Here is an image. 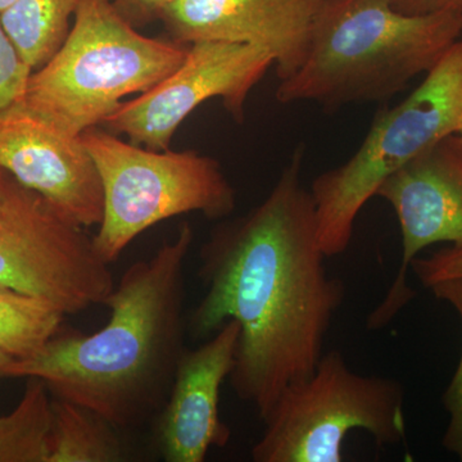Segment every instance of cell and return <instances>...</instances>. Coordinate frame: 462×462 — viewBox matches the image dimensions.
Masks as SVG:
<instances>
[{
    "label": "cell",
    "instance_id": "14",
    "mask_svg": "<svg viewBox=\"0 0 462 462\" xmlns=\"http://www.w3.org/2000/svg\"><path fill=\"white\" fill-rule=\"evenodd\" d=\"M78 5L79 0H14L0 12L3 30L32 72L65 44Z\"/></svg>",
    "mask_w": 462,
    "mask_h": 462
},
{
    "label": "cell",
    "instance_id": "25",
    "mask_svg": "<svg viewBox=\"0 0 462 462\" xmlns=\"http://www.w3.org/2000/svg\"><path fill=\"white\" fill-rule=\"evenodd\" d=\"M458 134H460V135L462 136V126H461L460 133H458Z\"/></svg>",
    "mask_w": 462,
    "mask_h": 462
},
{
    "label": "cell",
    "instance_id": "15",
    "mask_svg": "<svg viewBox=\"0 0 462 462\" xmlns=\"http://www.w3.org/2000/svg\"><path fill=\"white\" fill-rule=\"evenodd\" d=\"M117 428L69 401L51 397L47 462H118L125 447Z\"/></svg>",
    "mask_w": 462,
    "mask_h": 462
},
{
    "label": "cell",
    "instance_id": "3",
    "mask_svg": "<svg viewBox=\"0 0 462 462\" xmlns=\"http://www.w3.org/2000/svg\"><path fill=\"white\" fill-rule=\"evenodd\" d=\"M462 33V12L406 14L393 0H325L305 62L281 81V103L328 111L385 102L436 66Z\"/></svg>",
    "mask_w": 462,
    "mask_h": 462
},
{
    "label": "cell",
    "instance_id": "9",
    "mask_svg": "<svg viewBox=\"0 0 462 462\" xmlns=\"http://www.w3.org/2000/svg\"><path fill=\"white\" fill-rule=\"evenodd\" d=\"M273 66V58L254 45L191 42L184 62L171 75L121 103L102 125L139 147L166 151L185 118L206 100L221 98L231 117L242 123L249 93Z\"/></svg>",
    "mask_w": 462,
    "mask_h": 462
},
{
    "label": "cell",
    "instance_id": "7",
    "mask_svg": "<svg viewBox=\"0 0 462 462\" xmlns=\"http://www.w3.org/2000/svg\"><path fill=\"white\" fill-rule=\"evenodd\" d=\"M263 421L252 460L342 462L352 430L366 431L379 447L402 442L404 389L397 380L354 372L339 351H330L311 375L282 392Z\"/></svg>",
    "mask_w": 462,
    "mask_h": 462
},
{
    "label": "cell",
    "instance_id": "12",
    "mask_svg": "<svg viewBox=\"0 0 462 462\" xmlns=\"http://www.w3.org/2000/svg\"><path fill=\"white\" fill-rule=\"evenodd\" d=\"M325 0H173L161 23L172 42L251 44L273 58L276 75L291 78L305 62L316 16Z\"/></svg>",
    "mask_w": 462,
    "mask_h": 462
},
{
    "label": "cell",
    "instance_id": "1",
    "mask_svg": "<svg viewBox=\"0 0 462 462\" xmlns=\"http://www.w3.org/2000/svg\"><path fill=\"white\" fill-rule=\"evenodd\" d=\"M303 156L300 145L260 205L212 229L199 249L205 296L188 319L196 340L238 322L230 384L260 420L288 385L314 373L346 296L343 282L325 267Z\"/></svg>",
    "mask_w": 462,
    "mask_h": 462
},
{
    "label": "cell",
    "instance_id": "21",
    "mask_svg": "<svg viewBox=\"0 0 462 462\" xmlns=\"http://www.w3.org/2000/svg\"><path fill=\"white\" fill-rule=\"evenodd\" d=\"M118 14L138 29L161 21L173 0H112Z\"/></svg>",
    "mask_w": 462,
    "mask_h": 462
},
{
    "label": "cell",
    "instance_id": "23",
    "mask_svg": "<svg viewBox=\"0 0 462 462\" xmlns=\"http://www.w3.org/2000/svg\"><path fill=\"white\" fill-rule=\"evenodd\" d=\"M12 361H14V358H12L11 356L5 354V351H2V349H0V373H2V370L5 369V367L7 366L8 364H11Z\"/></svg>",
    "mask_w": 462,
    "mask_h": 462
},
{
    "label": "cell",
    "instance_id": "5",
    "mask_svg": "<svg viewBox=\"0 0 462 462\" xmlns=\"http://www.w3.org/2000/svg\"><path fill=\"white\" fill-rule=\"evenodd\" d=\"M462 126V41L402 102L379 112L354 156L312 181L325 256L345 254L356 218L389 176Z\"/></svg>",
    "mask_w": 462,
    "mask_h": 462
},
{
    "label": "cell",
    "instance_id": "17",
    "mask_svg": "<svg viewBox=\"0 0 462 462\" xmlns=\"http://www.w3.org/2000/svg\"><path fill=\"white\" fill-rule=\"evenodd\" d=\"M51 396L38 378L8 415L0 416V462H47Z\"/></svg>",
    "mask_w": 462,
    "mask_h": 462
},
{
    "label": "cell",
    "instance_id": "19",
    "mask_svg": "<svg viewBox=\"0 0 462 462\" xmlns=\"http://www.w3.org/2000/svg\"><path fill=\"white\" fill-rule=\"evenodd\" d=\"M32 74L0 23V111L25 98Z\"/></svg>",
    "mask_w": 462,
    "mask_h": 462
},
{
    "label": "cell",
    "instance_id": "24",
    "mask_svg": "<svg viewBox=\"0 0 462 462\" xmlns=\"http://www.w3.org/2000/svg\"><path fill=\"white\" fill-rule=\"evenodd\" d=\"M12 2H14V0H0V12H2L3 9L7 8Z\"/></svg>",
    "mask_w": 462,
    "mask_h": 462
},
{
    "label": "cell",
    "instance_id": "2",
    "mask_svg": "<svg viewBox=\"0 0 462 462\" xmlns=\"http://www.w3.org/2000/svg\"><path fill=\"white\" fill-rule=\"evenodd\" d=\"M193 240L190 225L181 224L154 256L130 264L103 305L109 320L102 329L62 327L41 352L12 361L0 376L41 379L51 397L85 407L118 430L156 419L188 349L185 266Z\"/></svg>",
    "mask_w": 462,
    "mask_h": 462
},
{
    "label": "cell",
    "instance_id": "20",
    "mask_svg": "<svg viewBox=\"0 0 462 462\" xmlns=\"http://www.w3.org/2000/svg\"><path fill=\"white\" fill-rule=\"evenodd\" d=\"M410 269L424 287L462 278V247H446L428 257H416Z\"/></svg>",
    "mask_w": 462,
    "mask_h": 462
},
{
    "label": "cell",
    "instance_id": "8",
    "mask_svg": "<svg viewBox=\"0 0 462 462\" xmlns=\"http://www.w3.org/2000/svg\"><path fill=\"white\" fill-rule=\"evenodd\" d=\"M109 266L85 227L0 169V285L78 315L105 305L116 285Z\"/></svg>",
    "mask_w": 462,
    "mask_h": 462
},
{
    "label": "cell",
    "instance_id": "6",
    "mask_svg": "<svg viewBox=\"0 0 462 462\" xmlns=\"http://www.w3.org/2000/svg\"><path fill=\"white\" fill-rule=\"evenodd\" d=\"M80 138L102 180L103 218L93 236L109 264L161 221L189 212L224 220L236 209V190L214 158L194 151H151L99 126Z\"/></svg>",
    "mask_w": 462,
    "mask_h": 462
},
{
    "label": "cell",
    "instance_id": "16",
    "mask_svg": "<svg viewBox=\"0 0 462 462\" xmlns=\"http://www.w3.org/2000/svg\"><path fill=\"white\" fill-rule=\"evenodd\" d=\"M65 316L45 298L0 285V349L14 360L32 357L60 330Z\"/></svg>",
    "mask_w": 462,
    "mask_h": 462
},
{
    "label": "cell",
    "instance_id": "22",
    "mask_svg": "<svg viewBox=\"0 0 462 462\" xmlns=\"http://www.w3.org/2000/svg\"><path fill=\"white\" fill-rule=\"evenodd\" d=\"M393 7L406 14H430L438 12H462V0H393Z\"/></svg>",
    "mask_w": 462,
    "mask_h": 462
},
{
    "label": "cell",
    "instance_id": "18",
    "mask_svg": "<svg viewBox=\"0 0 462 462\" xmlns=\"http://www.w3.org/2000/svg\"><path fill=\"white\" fill-rule=\"evenodd\" d=\"M430 289L438 300H445L454 307L462 324V278L439 282ZM443 406L449 416L443 436V447L462 461V351L454 376L443 393Z\"/></svg>",
    "mask_w": 462,
    "mask_h": 462
},
{
    "label": "cell",
    "instance_id": "13",
    "mask_svg": "<svg viewBox=\"0 0 462 462\" xmlns=\"http://www.w3.org/2000/svg\"><path fill=\"white\" fill-rule=\"evenodd\" d=\"M239 336L238 322L229 320L182 355L156 418L157 448L166 462H203L209 449L229 443L230 428L220 418V391L233 372Z\"/></svg>",
    "mask_w": 462,
    "mask_h": 462
},
{
    "label": "cell",
    "instance_id": "4",
    "mask_svg": "<svg viewBox=\"0 0 462 462\" xmlns=\"http://www.w3.org/2000/svg\"><path fill=\"white\" fill-rule=\"evenodd\" d=\"M74 18L62 48L30 76L23 98L74 135L105 123L125 97L156 87L189 51L142 35L112 0H79Z\"/></svg>",
    "mask_w": 462,
    "mask_h": 462
},
{
    "label": "cell",
    "instance_id": "10",
    "mask_svg": "<svg viewBox=\"0 0 462 462\" xmlns=\"http://www.w3.org/2000/svg\"><path fill=\"white\" fill-rule=\"evenodd\" d=\"M393 208L402 236V258L393 284L367 328L387 327L416 291L407 284L411 263L437 243L462 247V136L452 134L422 152L380 185L376 196Z\"/></svg>",
    "mask_w": 462,
    "mask_h": 462
},
{
    "label": "cell",
    "instance_id": "11",
    "mask_svg": "<svg viewBox=\"0 0 462 462\" xmlns=\"http://www.w3.org/2000/svg\"><path fill=\"white\" fill-rule=\"evenodd\" d=\"M0 169L85 229L102 223V180L80 135L66 132L25 99L0 111Z\"/></svg>",
    "mask_w": 462,
    "mask_h": 462
}]
</instances>
